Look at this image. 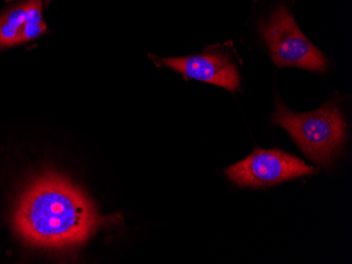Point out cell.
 I'll return each mask as SVG.
<instances>
[{
  "instance_id": "obj_1",
  "label": "cell",
  "mask_w": 352,
  "mask_h": 264,
  "mask_svg": "<svg viewBox=\"0 0 352 264\" xmlns=\"http://www.w3.org/2000/svg\"><path fill=\"white\" fill-rule=\"evenodd\" d=\"M70 181L47 174L30 185L14 213V228L28 243L67 248L84 243L106 224Z\"/></svg>"
},
{
  "instance_id": "obj_2",
  "label": "cell",
  "mask_w": 352,
  "mask_h": 264,
  "mask_svg": "<svg viewBox=\"0 0 352 264\" xmlns=\"http://www.w3.org/2000/svg\"><path fill=\"white\" fill-rule=\"evenodd\" d=\"M272 122L289 133L310 160L325 167L339 156L345 143V119L334 101L327 102L316 111L298 114L278 99Z\"/></svg>"
},
{
  "instance_id": "obj_3",
  "label": "cell",
  "mask_w": 352,
  "mask_h": 264,
  "mask_svg": "<svg viewBox=\"0 0 352 264\" xmlns=\"http://www.w3.org/2000/svg\"><path fill=\"white\" fill-rule=\"evenodd\" d=\"M258 32L278 68L296 67L312 72H325L327 59L298 29L294 17L285 5L258 21Z\"/></svg>"
},
{
  "instance_id": "obj_4",
  "label": "cell",
  "mask_w": 352,
  "mask_h": 264,
  "mask_svg": "<svg viewBox=\"0 0 352 264\" xmlns=\"http://www.w3.org/2000/svg\"><path fill=\"white\" fill-rule=\"evenodd\" d=\"M239 188H266L316 173L314 167L280 149H254L244 160L225 171Z\"/></svg>"
},
{
  "instance_id": "obj_5",
  "label": "cell",
  "mask_w": 352,
  "mask_h": 264,
  "mask_svg": "<svg viewBox=\"0 0 352 264\" xmlns=\"http://www.w3.org/2000/svg\"><path fill=\"white\" fill-rule=\"evenodd\" d=\"M156 62L181 73L186 80H199L235 92L239 90V73L229 54L214 47L208 48L203 54L179 58H157Z\"/></svg>"
},
{
  "instance_id": "obj_6",
  "label": "cell",
  "mask_w": 352,
  "mask_h": 264,
  "mask_svg": "<svg viewBox=\"0 0 352 264\" xmlns=\"http://www.w3.org/2000/svg\"><path fill=\"white\" fill-rule=\"evenodd\" d=\"M43 16V0H25L0 15V50L19 45L23 27L30 19Z\"/></svg>"
}]
</instances>
